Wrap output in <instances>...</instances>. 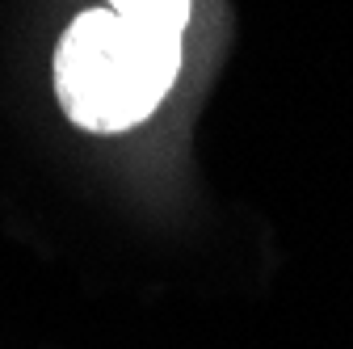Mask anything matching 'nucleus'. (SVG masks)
Segmentation results:
<instances>
[{"instance_id":"obj_2","label":"nucleus","mask_w":353,"mask_h":349,"mask_svg":"<svg viewBox=\"0 0 353 349\" xmlns=\"http://www.w3.org/2000/svg\"><path fill=\"white\" fill-rule=\"evenodd\" d=\"M110 9L126 21H139L152 30H168V34H181L190 26L194 13V0H110Z\"/></svg>"},{"instance_id":"obj_1","label":"nucleus","mask_w":353,"mask_h":349,"mask_svg":"<svg viewBox=\"0 0 353 349\" xmlns=\"http://www.w3.org/2000/svg\"><path fill=\"white\" fill-rule=\"evenodd\" d=\"M176 72L181 34L88 9L55 47V97L88 135H122L160 110Z\"/></svg>"}]
</instances>
